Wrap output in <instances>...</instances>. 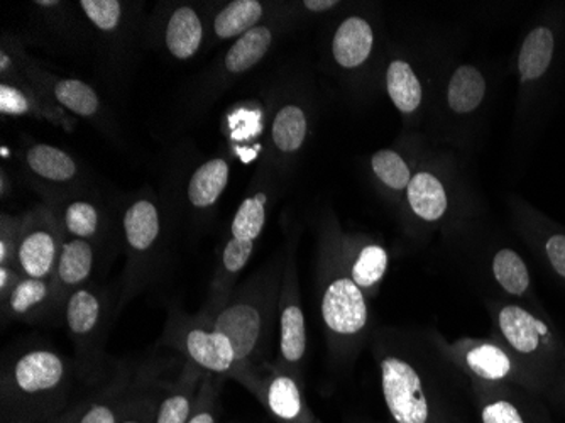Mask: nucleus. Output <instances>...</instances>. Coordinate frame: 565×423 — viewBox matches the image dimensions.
<instances>
[{"instance_id": "nucleus-1", "label": "nucleus", "mask_w": 565, "mask_h": 423, "mask_svg": "<svg viewBox=\"0 0 565 423\" xmlns=\"http://www.w3.org/2000/svg\"><path fill=\"white\" fill-rule=\"evenodd\" d=\"M75 362L47 346H28L4 359L2 422L55 423L68 410Z\"/></svg>"}, {"instance_id": "nucleus-2", "label": "nucleus", "mask_w": 565, "mask_h": 423, "mask_svg": "<svg viewBox=\"0 0 565 423\" xmlns=\"http://www.w3.org/2000/svg\"><path fill=\"white\" fill-rule=\"evenodd\" d=\"M381 393L393 423H478L475 394L439 380L415 356L386 346L377 356Z\"/></svg>"}, {"instance_id": "nucleus-3", "label": "nucleus", "mask_w": 565, "mask_h": 423, "mask_svg": "<svg viewBox=\"0 0 565 423\" xmlns=\"http://www.w3.org/2000/svg\"><path fill=\"white\" fill-rule=\"evenodd\" d=\"M276 278L271 272L253 275L239 288H234L227 300L217 307H203L200 319L227 336L239 362V381H250L268 362L265 361L271 339L273 311L276 307Z\"/></svg>"}, {"instance_id": "nucleus-4", "label": "nucleus", "mask_w": 565, "mask_h": 423, "mask_svg": "<svg viewBox=\"0 0 565 423\" xmlns=\"http://www.w3.org/2000/svg\"><path fill=\"white\" fill-rule=\"evenodd\" d=\"M494 320L504 348L529 369L547 396L564 369L561 343L555 340L554 330L539 315L519 304L500 305Z\"/></svg>"}, {"instance_id": "nucleus-5", "label": "nucleus", "mask_w": 565, "mask_h": 423, "mask_svg": "<svg viewBox=\"0 0 565 423\" xmlns=\"http://www.w3.org/2000/svg\"><path fill=\"white\" fill-rule=\"evenodd\" d=\"M66 330L75 349L76 374L88 387H98L107 373L106 339L109 300L94 286L76 289L63 310Z\"/></svg>"}, {"instance_id": "nucleus-6", "label": "nucleus", "mask_w": 565, "mask_h": 423, "mask_svg": "<svg viewBox=\"0 0 565 423\" xmlns=\"http://www.w3.org/2000/svg\"><path fill=\"white\" fill-rule=\"evenodd\" d=\"M322 263L326 266L320 300L323 326L335 355H349L363 342L370 326L366 295L352 282L345 268H341L342 261L338 254H329Z\"/></svg>"}, {"instance_id": "nucleus-7", "label": "nucleus", "mask_w": 565, "mask_h": 423, "mask_svg": "<svg viewBox=\"0 0 565 423\" xmlns=\"http://www.w3.org/2000/svg\"><path fill=\"white\" fill-rule=\"evenodd\" d=\"M122 234L126 269L120 305H126L148 283L160 256L163 222L158 203L149 197L136 199L124 212Z\"/></svg>"}, {"instance_id": "nucleus-8", "label": "nucleus", "mask_w": 565, "mask_h": 423, "mask_svg": "<svg viewBox=\"0 0 565 423\" xmlns=\"http://www.w3.org/2000/svg\"><path fill=\"white\" fill-rule=\"evenodd\" d=\"M167 339L202 373L239 378V362L227 336L203 322L199 315H171Z\"/></svg>"}, {"instance_id": "nucleus-9", "label": "nucleus", "mask_w": 565, "mask_h": 423, "mask_svg": "<svg viewBox=\"0 0 565 423\" xmlns=\"http://www.w3.org/2000/svg\"><path fill=\"white\" fill-rule=\"evenodd\" d=\"M22 218L15 268L28 278L53 279L66 237L62 222L55 210L46 205L36 207Z\"/></svg>"}, {"instance_id": "nucleus-10", "label": "nucleus", "mask_w": 565, "mask_h": 423, "mask_svg": "<svg viewBox=\"0 0 565 423\" xmlns=\"http://www.w3.org/2000/svg\"><path fill=\"white\" fill-rule=\"evenodd\" d=\"M472 383L488 387H519L542 396L541 384L529 369L500 342H469L452 349Z\"/></svg>"}, {"instance_id": "nucleus-11", "label": "nucleus", "mask_w": 565, "mask_h": 423, "mask_svg": "<svg viewBox=\"0 0 565 423\" xmlns=\"http://www.w3.org/2000/svg\"><path fill=\"white\" fill-rule=\"evenodd\" d=\"M247 390L276 423H323L305 399L303 381L279 366H265Z\"/></svg>"}, {"instance_id": "nucleus-12", "label": "nucleus", "mask_w": 565, "mask_h": 423, "mask_svg": "<svg viewBox=\"0 0 565 423\" xmlns=\"http://www.w3.org/2000/svg\"><path fill=\"white\" fill-rule=\"evenodd\" d=\"M478 423H554L539 394L519 387L472 383Z\"/></svg>"}, {"instance_id": "nucleus-13", "label": "nucleus", "mask_w": 565, "mask_h": 423, "mask_svg": "<svg viewBox=\"0 0 565 423\" xmlns=\"http://www.w3.org/2000/svg\"><path fill=\"white\" fill-rule=\"evenodd\" d=\"M279 359L276 366L301 380V362L307 352V327L298 297L295 260L288 257L279 295Z\"/></svg>"}, {"instance_id": "nucleus-14", "label": "nucleus", "mask_w": 565, "mask_h": 423, "mask_svg": "<svg viewBox=\"0 0 565 423\" xmlns=\"http://www.w3.org/2000/svg\"><path fill=\"white\" fill-rule=\"evenodd\" d=\"M95 263H97V244L66 235L60 251L58 263H56L55 276H53L56 305L62 314L70 295L90 283Z\"/></svg>"}, {"instance_id": "nucleus-15", "label": "nucleus", "mask_w": 565, "mask_h": 423, "mask_svg": "<svg viewBox=\"0 0 565 423\" xmlns=\"http://www.w3.org/2000/svg\"><path fill=\"white\" fill-rule=\"evenodd\" d=\"M2 304L4 322H43L58 314L53 279H38L22 276L9 297Z\"/></svg>"}, {"instance_id": "nucleus-16", "label": "nucleus", "mask_w": 565, "mask_h": 423, "mask_svg": "<svg viewBox=\"0 0 565 423\" xmlns=\"http://www.w3.org/2000/svg\"><path fill=\"white\" fill-rule=\"evenodd\" d=\"M132 384L129 374H117L87 400L66 410L55 423H119Z\"/></svg>"}, {"instance_id": "nucleus-17", "label": "nucleus", "mask_w": 565, "mask_h": 423, "mask_svg": "<svg viewBox=\"0 0 565 423\" xmlns=\"http://www.w3.org/2000/svg\"><path fill=\"white\" fill-rule=\"evenodd\" d=\"M24 73H28L25 76L38 88L41 97L46 98L47 94L53 95L56 104L62 105L63 109L70 110L75 116L94 119L100 114V98L95 88L85 82L76 78H51V76H43L41 81L28 70Z\"/></svg>"}, {"instance_id": "nucleus-18", "label": "nucleus", "mask_w": 565, "mask_h": 423, "mask_svg": "<svg viewBox=\"0 0 565 423\" xmlns=\"http://www.w3.org/2000/svg\"><path fill=\"white\" fill-rule=\"evenodd\" d=\"M345 272L364 295H374L388 272V251L376 243L345 244Z\"/></svg>"}, {"instance_id": "nucleus-19", "label": "nucleus", "mask_w": 565, "mask_h": 423, "mask_svg": "<svg viewBox=\"0 0 565 423\" xmlns=\"http://www.w3.org/2000/svg\"><path fill=\"white\" fill-rule=\"evenodd\" d=\"M24 165L25 170L30 171L36 180L56 184V187L75 183L81 175L78 163L68 152L44 142L31 145L25 149Z\"/></svg>"}, {"instance_id": "nucleus-20", "label": "nucleus", "mask_w": 565, "mask_h": 423, "mask_svg": "<svg viewBox=\"0 0 565 423\" xmlns=\"http://www.w3.org/2000/svg\"><path fill=\"white\" fill-rule=\"evenodd\" d=\"M205 373L186 362L177 381L164 387L154 423H186L195 405L196 393Z\"/></svg>"}, {"instance_id": "nucleus-21", "label": "nucleus", "mask_w": 565, "mask_h": 423, "mask_svg": "<svg viewBox=\"0 0 565 423\" xmlns=\"http://www.w3.org/2000/svg\"><path fill=\"white\" fill-rule=\"evenodd\" d=\"M373 44L374 33L370 22L358 15L348 18L333 36V59L342 68H358L370 59Z\"/></svg>"}, {"instance_id": "nucleus-22", "label": "nucleus", "mask_w": 565, "mask_h": 423, "mask_svg": "<svg viewBox=\"0 0 565 423\" xmlns=\"http://www.w3.org/2000/svg\"><path fill=\"white\" fill-rule=\"evenodd\" d=\"M203 24L202 18L195 9L182 6L173 11L168 19L164 43L173 59L192 60L202 47Z\"/></svg>"}, {"instance_id": "nucleus-23", "label": "nucleus", "mask_w": 565, "mask_h": 423, "mask_svg": "<svg viewBox=\"0 0 565 423\" xmlns=\"http://www.w3.org/2000/svg\"><path fill=\"white\" fill-rule=\"evenodd\" d=\"M231 165L225 158L205 161L193 171L186 187V199L199 210L211 209L227 189Z\"/></svg>"}, {"instance_id": "nucleus-24", "label": "nucleus", "mask_w": 565, "mask_h": 423, "mask_svg": "<svg viewBox=\"0 0 565 423\" xmlns=\"http://www.w3.org/2000/svg\"><path fill=\"white\" fill-rule=\"evenodd\" d=\"M60 222L68 237L97 244L106 232V218L90 200L76 199L60 210Z\"/></svg>"}, {"instance_id": "nucleus-25", "label": "nucleus", "mask_w": 565, "mask_h": 423, "mask_svg": "<svg viewBox=\"0 0 565 423\" xmlns=\"http://www.w3.org/2000/svg\"><path fill=\"white\" fill-rule=\"evenodd\" d=\"M271 30L266 25H258V28L247 31L246 34L237 38L236 43L225 53V72L233 73V75L249 72L265 59L269 46H271Z\"/></svg>"}, {"instance_id": "nucleus-26", "label": "nucleus", "mask_w": 565, "mask_h": 423, "mask_svg": "<svg viewBox=\"0 0 565 423\" xmlns=\"http://www.w3.org/2000/svg\"><path fill=\"white\" fill-rule=\"evenodd\" d=\"M554 33L545 25H539L523 41L519 55V72L523 82L539 81L547 73L554 59Z\"/></svg>"}, {"instance_id": "nucleus-27", "label": "nucleus", "mask_w": 565, "mask_h": 423, "mask_svg": "<svg viewBox=\"0 0 565 423\" xmlns=\"http://www.w3.org/2000/svg\"><path fill=\"white\" fill-rule=\"evenodd\" d=\"M408 202L415 214L424 221H439L447 210V195L434 175L418 173L408 184Z\"/></svg>"}, {"instance_id": "nucleus-28", "label": "nucleus", "mask_w": 565, "mask_h": 423, "mask_svg": "<svg viewBox=\"0 0 565 423\" xmlns=\"http://www.w3.org/2000/svg\"><path fill=\"white\" fill-rule=\"evenodd\" d=\"M494 282L511 297L526 298L532 292V278L525 261L513 250H500L491 261Z\"/></svg>"}, {"instance_id": "nucleus-29", "label": "nucleus", "mask_w": 565, "mask_h": 423, "mask_svg": "<svg viewBox=\"0 0 565 423\" xmlns=\"http://www.w3.org/2000/svg\"><path fill=\"white\" fill-rule=\"evenodd\" d=\"M263 18V4L258 0H236L225 6L214 19V33L221 40L241 38L258 28Z\"/></svg>"}, {"instance_id": "nucleus-30", "label": "nucleus", "mask_w": 565, "mask_h": 423, "mask_svg": "<svg viewBox=\"0 0 565 423\" xmlns=\"http://www.w3.org/2000/svg\"><path fill=\"white\" fill-rule=\"evenodd\" d=\"M486 82L475 66H460L450 78L447 101L450 109L457 114H469L478 109L484 98Z\"/></svg>"}, {"instance_id": "nucleus-31", "label": "nucleus", "mask_w": 565, "mask_h": 423, "mask_svg": "<svg viewBox=\"0 0 565 423\" xmlns=\"http://www.w3.org/2000/svg\"><path fill=\"white\" fill-rule=\"evenodd\" d=\"M386 87L399 113L412 114L418 109L422 102V85L408 63L396 60L390 65Z\"/></svg>"}, {"instance_id": "nucleus-32", "label": "nucleus", "mask_w": 565, "mask_h": 423, "mask_svg": "<svg viewBox=\"0 0 565 423\" xmlns=\"http://www.w3.org/2000/svg\"><path fill=\"white\" fill-rule=\"evenodd\" d=\"M307 116L298 105H285L273 120L271 136L278 151L297 152L307 138Z\"/></svg>"}, {"instance_id": "nucleus-33", "label": "nucleus", "mask_w": 565, "mask_h": 423, "mask_svg": "<svg viewBox=\"0 0 565 423\" xmlns=\"http://www.w3.org/2000/svg\"><path fill=\"white\" fill-rule=\"evenodd\" d=\"M163 390L152 381H135L119 423H154Z\"/></svg>"}, {"instance_id": "nucleus-34", "label": "nucleus", "mask_w": 565, "mask_h": 423, "mask_svg": "<svg viewBox=\"0 0 565 423\" xmlns=\"http://www.w3.org/2000/svg\"><path fill=\"white\" fill-rule=\"evenodd\" d=\"M266 202L268 195L265 192L254 193L244 199L231 224V237L256 243L266 224Z\"/></svg>"}, {"instance_id": "nucleus-35", "label": "nucleus", "mask_w": 565, "mask_h": 423, "mask_svg": "<svg viewBox=\"0 0 565 423\" xmlns=\"http://www.w3.org/2000/svg\"><path fill=\"white\" fill-rule=\"evenodd\" d=\"M222 377L205 374L186 423H221Z\"/></svg>"}, {"instance_id": "nucleus-36", "label": "nucleus", "mask_w": 565, "mask_h": 423, "mask_svg": "<svg viewBox=\"0 0 565 423\" xmlns=\"http://www.w3.org/2000/svg\"><path fill=\"white\" fill-rule=\"evenodd\" d=\"M371 165H373V171L376 173V177L384 184H388L390 189H408L412 175H409V168L406 167L398 152L392 151V149L374 152Z\"/></svg>"}, {"instance_id": "nucleus-37", "label": "nucleus", "mask_w": 565, "mask_h": 423, "mask_svg": "<svg viewBox=\"0 0 565 423\" xmlns=\"http://www.w3.org/2000/svg\"><path fill=\"white\" fill-rule=\"evenodd\" d=\"M82 11L88 21L104 33H114L122 22L124 6L117 0H82Z\"/></svg>"}, {"instance_id": "nucleus-38", "label": "nucleus", "mask_w": 565, "mask_h": 423, "mask_svg": "<svg viewBox=\"0 0 565 423\" xmlns=\"http://www.w3.org/2000/svg\"><path fill=\"white\" fill-rule=\"evenodd\" d=\"M22 222H24V218L2 215V225H0V266H15Z\"/></svg>"}, {"instance_id": "nucleus-39", "label": "nucleus", "mask_w": 565, "mask_h": 423, "mask_svg": "<svg viewBox=\"0 0 565 423\" xmlns=\"http://www.w3.org/2000/svg\"><path fill=\"white\" fill-rule=\"evenodd\" d=\"M542 253L555 276L565 282V234L562 232L548 234L542 244Z\"/></svg>"}, {"instance_id": "nucleus-40", "label": "nucleus", "mask_w": 565, "mask_h": 423, "mask_svg": "<svg viewBox=\"0 0 565 423\" xmlns=\"http://www.w3.org/2000/svg\"><path fill=\"white\" fill-rule=\"evenodd\" d=\"M21 278V272L15 266H0V302L9 297Z\"/></svg>"}, {"instance_id": "nucleus-41", "label": "nucleus", "mask_w": 565, "mask_h": 423, "mask_svg": "<svg viewBox=\"0 0 565 423\" xmlns=\"http://www.w3.org/2000/svg\"><path fill=\"white\" fill-rule=\"evenodd\" d=\"M547 399L554 400L555 403L565 409V366L562 373L558 374L555 383L552 384L551 391L547 393Z\"/></svg>"}, {"instance_id": "nucleus-42", "label": "nucleus", "mask_w": 565, "mask_h": 423, "mask_svg": "<svg viewBox=\"0 0 565 423\" xmlns=\"http://www.w3.org/2000/svg\"><path fill=\"white\" fill-rule=\"evenodd\" d=\"M303 6L308 11L323 12L335 8V6H339V2H335V0H307Z\"/></svg>"}, {"instance_id": "nucleus-43", "label": "nucleus", "mask_w": 565, "mask_h": 423, "mask_svg": "<svg viewBox=\"0 0 565 423\" xmlns=\"http://www.w3.org/2000/svg\"><path fill=\"white\" fill-rule=\"evenodd\" d=\"M2 423H30V422H2Z\"/></svg>"}, {"instance_id": "nucleus-44", "label": "nucleus", "mask_w": 565, "mask_h": 423, "mask_svg": "<svg viewBox=\"0 0 565 423\" xmlns=\"http://www.w3.org/2000/svg\"><path fill=\"white\" fill-rule=\"evenodd\" d=\"M352 423H371V422H352Z\"/></svg>"}]
</instances>
